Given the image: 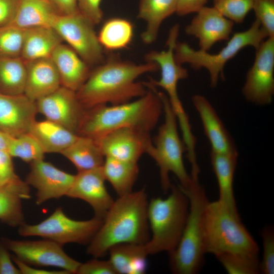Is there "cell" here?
Segmentation results:
<instances>
[{"label": "cell", "instance_id": "cell-33", "mask_svg": "<svg viewBox=\"0 0 274 274\" xmlns=\"http://www.w3.org/2000/svg\"><path fill=\"white\" fill-rule=\"evenodd\" d=\"M133 36V26L129 21L112 18L104 23L97 37L102 48L108 51H114L127 47Z\"/></svg>", "mask_w": 274, "mask_h": 274}, {"label": "cell", "instance_id": "cell-3", "mask_svg": "<svg viewBox=\"0 0 274 274\" xmlns=\"http://www.w3.org/2000/svg\"><path fill=\"white\" fill-rule=\"evenodd\" d=\"M148 89L144 96L127 102L100 105L85 110L78 135L96 141L114 130L129 127L150 132L163 112L155 87L144 82Z\"/></svg>", "mask_w": 274, "mask_h": 274}, {"label": "cell", "instance_id": "cell-29", "mask_svg": "<svg viewBox=\"0 0 274 274\" xmlns=\"http://www.w3.org/2000/svg\"><path fill=\"white\" fill-rule=\"evenodd\" d=\"M60 154L75 165L78 172L101 167L105 159L95 140L80 135Z\"/></svg>", "mask_w": 274, "mask_h": 274}, {"label": "cell", "instance_id": "cell-21", "mask_svg": "<svg viewBox=\"0 0 274 274\" xmlns=\"http://www.w3.org/2000/svg\"><path fill=\"white\" fill-rule=\"evenodd\" d=\"M27 75L24 94L33 101L61 86L58 71L51 57L25 61Z\"/></svg>", "mask_w": 274, "mask_h": 274}, {"label": "cell", "instance_id": "cell-42", "mask_svg": "<svg viewBox=\"0 0 274 274\" xmlns=\"http://www.w3.org/2000/svg\"><path fill=\"white\" fill-rule=\"evenodd\" d=\"M12 158L7 150H0V185L19 178L15 173Z\"/></svg>", "mask_w": 274, "mask_h": 274}, {"label": "cell", "instance_id": "cell-43", "mask_svg": "<svg viewBox=\"0 0 274 274\" xmlns=\"http://www.w3.org/2000/svg\"><path fill=\"white\" fill-rule=\"evenodd\" d=\"M20 1L0 0V27L11 23Z\"/></svg>", "mask_w": 274, "mask_h": 274}, {"label": "cell", "instance_id": "cell-47", "mask_svg": "<svg viewBox=\"0 0 274 274\" xmlns=\"http://www.w3.org/2000/svg\"><path fill=\"white\" fill-rule=\"evenodd\" d=\"M12 260L20 270L21 274H70L65 270H48L39 268H34L19 260L15 256H12Z\"/></svg>", "mask_w": 274, "mask_h": 274}, {"label": "cell", "instance_id": "cell-46", "mask_svg": "<svg viewBox=\"0 0 274 274\" xmlns=\"http://www.w3.org/2000/svg\"><path fill=\"white\" fill-rule=\"evenodd\" d=\"M208 0H177V14L180 16L197 13L203 7Z\"/></svg>", "mask_w": 274, "mask_h": 274}, {"label": "cell", "instance_id": "cell-13", "mask_svg": "<svg viewBox=\"0 0 274 274\" xmlns=\"http://www.w3.org/2000/svg\"><path fill=\"white\" fill-rule=\"evenodd\" d=\"M256 51L242 93L248 101L264 106L272 102L274 94V38H267Z\"/></svg>", "mask_w": 274, "mask_h": 274}, {"label": "cell", "instance_id": "cell-30", "mask_svg": "<svg viewBox=\"0 0 274 274\" xmlns=\"http://www.w3.org/2000/svg\"><path fill=\"white\" fill-rule=\"evenodd\" d=\"M58 14L51 5L44 0H20L11 24L22 29L52 27Z\"/></svg>", "mask_w": 274, "mask_h": 274}, {"label": "cell", "instance_id": "cell-31", "mask_svg": "<svg viewBox=\"0 0 274 274\" xmlns=\"http://www.w3.org/2000/svg\"><path fill=\"white\" fill-rule=\"evenodd\" d=\"M102 169L106 180L111 184L118 196L133 191L139 173L138 163L106 157Z\"/></svg>", "mask_w": 274, "mask_h": 274}, {"label": "cell", "instance_id": "cell-10", "mask_svg": "<svg viewBox=\"0 0 274 274\" xmlns=\"http://www.w3.org/2000/svg\"><path fill=\"white\" fill-rule=\"evenodd\" d=\"M179 27V25L177 24L170 29L166 51H150L145 55V60L156 63L161 71L160 78L158 80L151 79L148 83L154 87H160L165 91L180 127L185 128L190 125V123L179 98L177 87L179 81L187 78L188 73L186 68L177 63L174 55Z\"/></svg>", "mask_w": 274, "mask_h": 274}, {"label": "cell", "instance_id": "cell-48", "mask_svg": "<svg viewBox=\"0 0 274 274\" xmlns=\"http://www.w3.org/2000/svg\"><path fill=\"white\" fill-rule=\"evenodd\" d=\"M12 136L0 129V150H7Z\"/></svg>", "mask_w": 274, "mask_h": 274}, {"label": "cell", "instance_id": "cell-26", "mask_svg": "<svg viewBox=\"0 0 274 274\" xmlns=\"http://www.w3.org/2000/svg\"><path fill=\"white\" fill-rule=\"evenodd\" d=\"M238 154H223L211 151V164L219 187V201L231 211L238 214L233 193V177Z\"/></svg>", "mask_w": 274, "mask_h": 274}, {"label": "cell", "instance_id": "cell-8", "mask_svg": "<svg viewBox=\"0 0 274 274\" xmlns=\"http://www.w3.org/2000/svg\"><path fill=\"white\" fill-rule=\"evenodd\" d=\"M267 38V32L255 19L249 29L234 33L226 45L217 54H210L200 49L196 50L186 43L177 42L175 58L180 64L187 63L194 70L207 69L210 74L211 86L215 87L220 78L224 79L223 70L227 61L246 47L252 46L257 49Z\"/></svg>", "mask_w": 274, "mask_h": 274}, {"label": "cell", "instance_id": "cell-23", "mask_svg": "<svg viewBox=\"0 0 274 274\" xmlns=\"http://www.w3.org/2000/svg\"><path fill=\"white\" fill-rule=\"evenodd\" d=\"M30 197L29 185L19 177L0 185V221L11 227L25 223L22 201Z\"/></svg>", "mask_w": 274, "mask_h": 274}, {"label": "cell", "instance_id": "cell-17", "mask_svg": "<svg viewBox=\"0 0 274 274\" xmlns=\"http://www.w3.org/2000/svg\"><path fill=\"white\" fill-rule=\"evenodd\" d=\"M106 181L102 166L78 172L66 196L85 201L93 209L94 216L103 219L114 201Z\"/></svg>", "mask_w": 274, "mask_h": 274}, {"label": "cell", "instance_id": "cell-15", "mask_svg": "<svg viewBox=\"0 0 274 274\" xmlns=\"http://www.w3.org/2000/svg\"><path fill=\"white\" fill-rule=\"evenodd\" d=\"M36 103L38 113L46 119L78 133L85 110L80 104L76 92L61 86Z\"/></svg>", "mask_w": 274, "mask_h": 274}, {"label": "cell", "instance_id": "cell-22", "mask_svg": "<svg viewBox=\"0 0 274 274\" xmlns=\"http://www.w3.org/2000/svg\"><path fill=\"white\" fill-rule=\"evenodd\" d=\"M61 86L77 92L89 77V66L71 47L59 45L51 55Z\"/></svg>", "mask_w": 274, "mask_h": 274}, {"label": "cell", "instance_id": "cell-27", "mask_svg": "<svg viewBox=\"0 0 274 274\" xmlns=\"http://www.w3.org/2000/svg\"><path fill=\"white\" fill-rule=\"evenodd\" d=\"M177 5V0H140L138 17L147 23L141 35L144 43L150 44L156 40L162 22L176 12Z\"/></svg>", "mask_w": 274, "mask_h": 274}, {"label": "cell", "instance_id": "cell-1", "mask_svg": "<svg viewBox=\"0 0 274 274\" xmlns=\"http://www.w3.org/2000/svg\"><path fill=\"white\" fill-rule=\"evenodd\" d=\"M159 70L157 64H136L111 54L94 68L76 92L85 110L100 105H115L131 101L146 94L148 89L137 82L141 75Z\"/></svg>", "mask_w": 274, "mask_h": 274}, {"label": "cell", "instance_id": "cell-35", "mask_svg": "<svg viewBox=\"0 0 274 274\" xmlns=\"http://www.w3.org/2000/svg\"><path fill=\"white\" fill-rule=\"evenodd\" d=\"M24 29L10 24L0 27V58L20 57Z\"/></svg>", "mask_w": 274, "mask_h": 274}, {"label": "cell", "instance_id": "cell-28", "mask_svg": "<svg viewBox=\"0 0 274 274\" xmlns=\"http://www.w3.org/2000/svg\"><path fill=\"white\" fill-rule=\"evenodd\" d=\"M144 245L123 243L109 249V260L117 274H143L146 272L148 254Z\"/></svg>", "mask_w": 274, "mask_h": 274}, {"label": "cell", "instance_id": "cell-11", "mask_svg": "<svg viewBox=\"0 0 274 274\" xmlns=\"http://www.w3.org/2000/svg\"><path fill=\"white\" fill-rule=\"evenodd\" d=\"M94 25L79 12L68 15L57 14L52 27L89 65H93L105 60L103 48Z\"/></svg>", "mask_w": 274, "mask_h": 274}, {"label": "cell", "instance_id": "cell-14", "mask_svg": "<svg viewBox=\"0 0 274 274\" xmlns=\"http://www.w3.org/2000/svg\"><path fill=\"white\" fill-rule=\"evenodd\" d=\"M149 132L133 128L117 129L96 141L105 157L138 163L153 148Z\"/></svg>", "mask_w": 274, "mask_h": 274}, {"label": "cell", "instance_id": "cell-24", "mask_svg": "<svg viewBox=\"0 0 274 274\" xmlns=\"http://www.w3.org/2000/svg\"><path fill=\"white\" fill-rule=\"evenodd\" d=\"M63 40L52 27L38 26L24 29L21 57L28 61L50 57Z\"/></svg>", "mask_w": 274, "mask_h": 274}, {"label": "cell", "instance_id": "cell-40", "mask_svg": "<svg viewBox=\"0 0 274 274\" xmlns=\"http://www.w3.org/2000/svg\"><path fill=\"white\" fill-rule=\"evenodd\" d=\"M76 273L78 274H117L109 260H99L94 258L81 263Z\"/></svg>", "mask_w": 274, "mask_h": 274}, {"label": "cell", "instance_id": "cell-6", "mask_svg": "<svg viewBox=\"0 0 274 274\" xmlns=\"http://www.w3.org/2000/svg\"><path fill=\"white\" fill-rule=\"evenodd\" d=\"M181 189L189 199V214L178 246L168 253L169 265L172 272L175 274H196L203 266L206 254L204 211L209 201L199 180L192 179L188 189Z\"/></svg>", "mask_w": 274, "mask_h": 274}, {"label": "cell", "instance_id": "cell-32", "mask_svg": "<svg viewBox=\"0 0 274 274\" xmlns=\"http://www.w3.org/2000/svg\"><path fill=\"white\" fill-rule=\"evenodd\" d=\"M27 68L21 57L0 58V92L7 95L24 94Z\"/></svg>", "mask_w": 274, "mask_h": 274}, {"label": "cell", "instance_id": "cell-16", "mask_svg": "<svg viewBox=\"0 0 274 274\" xmlns=\"http://www.w3.org/2000/svg\"><path fill=\"white\" fill-rule=\"evenodd\" d=\"M75 175L60 170L44 159L30 163L25 182L36 189V202L40 205L51 199L66 196Z\"/></svg>", "mask_w": 274, "mask_h": 274}, {"label": "cell", "instance_id": "cell-18", "mask_svg": "<svg viewBox=\"0 0 274 274\" xmlns=\"http://www.w3.org/2000/svg\"><path fill=\"white\" fill-rule=\"evenodd\" d=\"M233 25L214 7H204L186 26L185 32L198 40L200 50L208 52L217 42L229 39Z\"/></svg>", "mask_w": 274, "mask_h": 274}, {"label": "cell", "instance_id": "cell-12", "mask_svg": "<svg viewBox=\"0 0 274 274\" xmlns=\"http://www.w3.org/2000/svg\"><path fill=\"white\" fill-rule=\"evenodd\" d=\"M1 241L14 256L29 265L56 267L76 273L81 264L65 252L62 245L48 239L16 240L3 237Z\"/></svg>", "mask_w": 274, "mask_h": 274}, {"label": "cell", "instance_id": "cell-36", "mask_svg": "<svg viewBox=\"0 0 274 274\" xmlns=\"http://www.w3.org/2000/svg\"><path fill=\"white\" fill-rule=\"evenodd\" d=\"M216 257L229 274L260 273V261L258 257L224 254Z\"/></svg>", "mask_w": 274, "mask_h": 274}, {"label": "cell", "instance_id": "cell-49", "mask_svg": "<svg viewBox=\"0 0 274 274\" xmlns=\"http://www.w3.org/2000/svg\"><path fill=\"white\" fill-rule=\"evenodd\" d=\"M44 1H47V2H48V1H47V0H44Z\"/></svg>", "mask_w": 274, "mask_h": 274}, {"label": "cell", "instance_id": "cell-4", "mask_svg": "<svg viewBox=\"0 0 274 274\" xmlns=\"http://www.w3.org/2000/svg\"><path fill=\"white\" fill-rule=\"evenodd\" d=\"M169 190L166 198H152L148 202L147 215L151 235L144 245L148 255L174 251L187 222L188 197L179 186L172 184Z\"/></svg>", "mask_w": 274, "mask_h": 274}, {"label": "cell", "instance_id": "cell-5", "mask_svg": "<svg viewBox=\"0 0 274 274\" xmlns=\"http://www.w3.org/2000/svg\"><path fill=\"white\" fill-rule=\"evenodd\" d=\"M206 253L215 257L233 254L258 257L259 247L241 222L239 214L218 200L209 201L204 211Z\"/></svg>", "mask_w": 274, "mask_h": 274}, {"label": "cell", "instance_id": "cell-45", "mask_svg": "<svg viewBox=\"0 0 274 274\" xmlns=\"http://www.w3.org/2000/svg\"><path fill=\"white\" fill-rule=\"evenodd\" d=\"M59 15H68L79 12L77 0H47Z\"/></svg>", "mask_w": 274, "mask_h": 274}, {"label": "cell", "instance_id": "cell-41", "mask_svg": "<svg viewBox=\"0 0 274 274\" xmlns=\"http://www.w3.org/2000/svg\"><path fill=\"white\" fill-rule=\"evenodd\" d=\"M80 13L94 25L99 23L103 17L100 8L101 0H77Z\"/></svg>", "mask_w": 274, "mask_h": 274}, {"label": "cell", "instance_id": "cell-25", "mask_svg": "<svg viewBox=\"0 0 274 274\" xmlns=\"http://www.w3.org/2000/svg\"><path fill=\"white\" fill-rule=\"evenodd\" d=\"M29 132L38 141L45 153H61L79 136L64 127L46 119L35 121Z\"/></svg>", "mask_w": 274, "mask_h": 274}, {"label": "cell", "instance_id": "cell-38", "mask_svg": "<svg viewBox=\"0 0 274 274\" xmlns=\"http://www.w3.org/2000/svg\"><path fill=\"white\" fill-rule=\"evenodd\" d=\"M263 253L260 261V273H274V230L272 226H267L261 231Z\"/></svg>", "mask_w": 274, "mask_h": 274}, {"label": "cell", "instance_id": "cell-20", "mask_svg": "<svg viewBox=\"0 0 274 274\" xmlns=\"http://www.w3.org/2000/svg\"><path fill=\"white\" fill-rule=\"evenodd\" d=\"M192 101L210 143L211 151L223 154H238L233 139L210 101L200 94L193 95Z\"/></svg>", "mask_w": 274, "mask_h": 274}, {"label": "cell", "instance_id": "cell-7", "mask_svg": "<svg viewBox=\"0 0 274 274\" xmlns=\"http://www.w3.org/2000/svg\"><path fill=\"white\" fill-rule=\"evenodd\" d=\"M156 92L162 102L164 120L159 128L149 155L159 167L161 185L164 193L169 191L172 185L170 173L178 179L179 186L186 190L191 185L192 179L184 164L183 155L186 149L178 133L177 118L166 94L157 90Z\"/></svg>", "mask_w": 274, "mask_h": 274}, {"label": "cell", "instance_id": "cell-9", "mask_svg": "<svg viewBox=\"0 0 274 274\" xmlns=\"http://www.w3.org/2000/svg\"><path fill=\"white\" fill-rule=\"evenodd\" d=\"M102 221L95 216L87 220H74L67 217L60 207L41 222L33 225L24 223L18 227V233L25 237L40 236L62 246L68 243L88 245Z\"/></svg>", "mask_w": 274, "mask_h": 274}, {"label": "cell", "instance_id": "cell-44", "mask_svg": "<svg viewBox=\"0 0 274 274\" xmlns=\"http://www.w3.org/2000/svg\"><path fill=\"white\" fill-rule=\"evenodd\" d=\"M9 250L0 240V274H21L12 262Z\"/></svg>", "mask_w": 274, "mask_h": 274}, {"label": "cell", "instance_id": "cell-39", "mask_svg": "<svg viewBox=\"0 0 274 274\" xmlns=\"http://www.w3.org/2000/svg\"><path fill=\"white\" fill-rule=\"evenodd\" d=\"M252 9L268 38H274V0H253Z\"/></svg>", "mask_w": 274, "mask_h": 274}, {"label": "cell", "instance_id": "cell-19", "mask_svg": "<svg viewBox=\"0 0 274 274\" xmlns=\"http://www.w3.org/2000/svg\"><path fill=\"white\" fill-rule=\"evenodd\" d=\"M38 113L36 103L24 94L0 92V129L12 137L29 132Z\"/></svg>", "mask_w": 274, "mask_h": 274}, {"label": "cell", "instance_id": "cell-2", "mask_svg": "<svg viewBox=\"0 0 274 274\" xmlns=\"http://www.w3.org/2000/svg\"><path fill=\"white\" fill-rule=\"evenodd\" d=\"M147 194L145 188L114 201L102 223L88 244L87 254L101 258L113 246L123 243L145 244L149 239Z\"/></svg>", "mask_w": 274, "mask_h": 274}, {"label": "cell", "instance_id": "cell-37", "mask_svg": "<svg viewBox=\"0 0 274 274\" xmlns=\"http://www.w3.org/2000/svg\"><path fill=\"white\" fill-rule=\"evenodd\" d=\"M253 0H213L214 7L234 23H242L251 10Z\"/></svg>", "mask_w": 274, "mask_h": 274}, {"label": "cell", "instance_id": "cell-34", "mask_svg": "<svg viewBox=\"0 0 274 274\" xmlns=\"http://www.w3.org/2000/svg\"><path fill=\"white\" fill-rule=\"evenodd\" d=\"M7 151L12 157L29 163L43 159L45 154L38 141L29 132L12 137Z\"/></svg>", "mask_w": 274, "mask_h": 274}]
</instances>
